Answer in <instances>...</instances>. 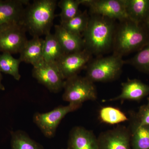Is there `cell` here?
I'll return each mask as SVG.
<instances>
[{"instance_id": "2e32d148", "label": "cell", "mask_w": 149, "mask_h": 149, "mask_svg": "<svg viewBox=\"0 0 149 149\" xmlns=\"http://www.w3.org/2000/svg\"><path fill=\"white\" fill-rule=\"evenodd\" d=\"M121 93L119 95L111 99L110 102L120 100H139L149 94V86L139 80H130L122 83Z\"/></svg>"}, {"instance_id": "f1b7e54d", "label": "cell", "mask_w": 149, "mask_h": 149, "mask_svg": "<svg viewBox=\"0 0 149 149\" xmlns=\"http://www.w3.org/2000/svg\"><path fill=\"white\" fill-rule=\"evenodd\" d=\"M147 24H148V26L149 28V15L148 17V18L147 19Z\"/></svg>"}, {"instance_id": "f546056e", "label": "cell", "mask_w": 149, "mask_h": 149, "mask_svg": "<svg viewBox=\"0 0 149 149\" xmlns=\"http://www.w3.org/2000/svg\"><path fill=\"white\" fill-rule=\"evenodd\" d=\"M148 107H149V98L148 99Z\"/></svg>"}, {"instance_id": "603a6c76", "label": "cell", "mask_w": 149, "mask_h": 149, "mask_svg": "<svg viewBox=\"0 0 149 149\" xmlns=\"http://www.w3.org/2000/svg\"><path fill=\"white\" fill-rule=\"evenodd\" d=\"M21 62L19 58H15L11 54L2 53L0 54V70L5 74L11 75L18 81L21 78L19 73V66Z\"/></svg>"}, {"instance_id": "4fadbf2b", "label": "cell", "mask_w": 149, "mask_h": 149, "mask_svg": "<svg viewBox=\"0 0 149 149\" xmlns=\"http://www.w3.org/2000/svg\"><path fill=\"white\" fill-rule=\"evenodd\" d=\"M67 149H98L97 138L91 130L75 126L70 132Z\"/></svg>"}, {"instance_id": "8fae6325", "label": "cell", "mask_w": 149, "mask_h": 149, "mask_svg": "<svg viewBox=\"0 0 149 149\" xmlns=\"http://www.w3.org/2000/svg\"><path fill=\"white\" fill-rule=\"evenodd\" d=\"M97 139L98 149H131L130 130L125 126L102 132Z\"/></svg>"}, {"instance_id": "9c48e42d", "label": "cell", "mask_w": 149, "mask_h": 149, "mask_svg": "<svg viewBox=\"0 0 149 149\" xmlns=\"http://www.w3.org/2000/svg\"><path fill=\"white\" fill-rule=\"evenodd\" d=\"M26 29L20 24H12L0 32V52L19 53L28 40Z\"/></svg>"}, {"instance_id": "6da1fadb", "label": "cell", "mask_w": 149, "mask_h": 149, "mask_svg": "<svg viewBox=\"0 0 149 149\" xmlns=\"http://www.w3.org/2000/svg\"><path fill=\"white\" fill-rule=\"evenodd\" d=\"M114 19L91 15L83 35L85 49L93 54L99 55L112 48L116 26Z\"/></svg>"}, {"instance_id": "9a60e30c", "label": "cell", "mask_w": 149, "mask_h": 149, "mask_svg": "<svg viewBox=\"0 0 149 149\" xmlns=\"http://www.w3.org/2000/svg\"><path fill=\"white\" fill-rule=\"evenodd\" d=\"M54 35L65 54L80 52L85 49L83 37L67 30L60 24L54 26Z\"/></svg>"}, {"instance_id": "52a82bcc", "label": "cell", "mask_w": 149, "mask_h": 149, "mask_svg": "<svg viewBox=\"0 0 149 149\" xmlns=\"http://www.w3.org/2000/svg\"><path fill=\"white\" fill-rule=\"evenodd\" d=\"M80 5L90 8L91 15H97L123 21L128 19L124 0H79Z\"/></svg>"}, {"instance_id": "5b68a950", "label": "cell", "mask_w": 149, "mask_h": 149, "mask_svg": "<svg viewBox=\"0 0 149 149\" xmlns=\"http://www.w3.org/2000/svg\"><path fill=\"white\" fill-rule=\"evenodd\" d=\"M63 100L69 103L81 104L87 101H95L97 98L94 83L86 77L75 75L65 81Z\"/></svg>"}, {"instance_id": "4316f807", "label": "cell", "mask_w": 149, "mask_h": 149, "mask_svg": "<svg viewBox=\"0 0 149 149\" xmlns=\"http://www.w3.org/2000/svg\"><path fill=\"white\" fill-rule=\"evenodd\" d=\"M2 75L1 74V72L0 70V90L1 91H4L5 90V88L4 85H3L1 83L2 80Z\"/></svg>"}, {"instance_id": "ba28073f", "label": "cell", "mask_w": 149, "mask_h": 149, "mask_svg": "<svg viewBox=\"0 0 149 149\" xmlns=\"http://www.w3.org/2000/svg\"><path fill=\"white\" fill-rule=\"evenodd\" d=\"M32 74L38 83L52 93H59L63 89L65 80L56 63L45 61L39 66L33 67Z\"/></svg>"}, {"instance_id": "d4e9b609", "label": "cell", "mask_w": 149, "mask_h": 149, "mask_svg": "<svg viewBox=\"0 0 149 149\" xmlns=\"http://www.w3.org/2000/svg\"><path fill=\"white\" fill-rule=\"evenodd\" d=\"M124 63L132 65L143 71L149 72V42L133 58L125 61Z\"/></svg>"}, {"instance_id": "d6986e66", "label": "cell", "mask_w": 149, "mask_h": 149, "mask_svg": "<svg viewBox=\"0 0 149 149\" xmlns=\"http://www.w3.org/2000/svg\"><path fill=\"white\" fill-rule=\"evenodd\" d=\"M129 130L131 149H149V125H140L137 123Z\"/></svg>"}, {"instance_id": "277c9868", "label": "cell", "mask_w": 149, "mask_h": 149, "mask_svg": "<svg viewBox=\"0 0 149 149\" xmlns=\"http://www.w3.org/2000/svg\"><path fill=\"white\" fill-rule=\"evenodd\" d=\"M125 64L121 56L113 54L90 62L86 67L85 77L94 82H108L119 77Z\"/></svg>"}, {"instance_id": "7402d4cb", "label": "cell", "mask_w": 149, "mask_h": 149, "mask_svg": "<svg viewBox=\"0 0 149 149\" xmlns=\"http://www.w3.org/2000/svg\"><path fill=\"white\" fill-rule=\"evenodd\" d=\"M99 118L101 122L109 125H115L129 120L127 115L119 108L113 107H103L99 112Z\"/></svg>"}, {"instance_id": "8992f818", "label": "cell", "mask_w": 149, "mask_h": 149, "mask_svg": "<svg viewBox=\"0 0 149 149\" xmlns=\"http://www.w3.org/2000/svg\"><path fill=\"white\" fill-rule=\"evenodd\" d=\"M82 106L81 104L69 103L65 106L57 107L48 112L35 113L33 116V122L46 138H54L57 128L65 116L69 113L79 109Z\"/></svg>"}, {"instance_id": "44dd1931", "label": "cell", "mask_w": 149, "mask_h": 149, "mask_svg": "<svg viewBox=\"0 0 149 149\" xmlns=\"http://www.w3.org/2000/svg\"><path fill=\"white\" fill-rule=\"evenodd\" d=\"M89 18L90 16L85 10L68 21L61 22L60 25L69 32L83 37L88 27Z\"/></svg>"}, {"instance_id": "484cf974", "label": "cell", "mask_w": 149, "mask_h": 149, "mask_svg": "<svg viewBox=\"0 0 149 149\" xmlns=\"http://www.w3.org/2000/svg\"><path fill=\"white\" fill-rule=\"evenodd\" d=\"M139 121L140 125H149V107L141 108L139 113Z\"/></svg>"}, {"instance_id": "ffe728a7", "label": "cell", "mask_w": 149, "mask_h": 149, "mask_svg": "<svg viewBox=\"0 0 149 149\" xmlns=\"http://www.w3.org/2000/svg\"><path fill=\"white\" fill-rule=\"evenodd\" d=\"M11 135V149H45L42 145L31 139L24 131H13Z\"/></svg>"}, {"instance_id": "4dcf8cb0", "label": "cell", "mask_w": 149, "mask_h": 149, "mask_svg": "<svg viewBox=\"0 0 149 149\" xmlns=\"http://www.w3.org/2000/svg\"></svg>"}, {"instance_id": "e0dca14e", "label": "cell", "mask_w": 149, "mask_h": 149, "mask_svg": "<svg viewBox=\"0 0 149 149\" xmlns=\"http://www.w3.org/2000/svg\"><path fill=\"white\" fill-rule=\"evenodd\" d=\"M128 19L140 24L149 15V0H124Z\"/></svg>"}, {"instance_id": "ac0fdd59", "label": "cell", "mask_w": 149, "mask_h": 149, "mask_svg": "<svg viewBox=\"0 0 149 149\" xmlns=\"http://www.w3.org/2000/svg\"><path fill=\"white\" fill-rule=\"evenodd\" d=\"M65 54L54 34L50 32L45 36L43 45V57L46 62L56 63Z\"/></svg>"}, {"instance_id": "5bb4252c", "label": "cell", "mask_w": 149, "mask_h": 149, "mask_svg": "<svg viewBox=\"0 0 149 149\" xmlns=\"http://www.w3.org/2000/svg\"><path fill=\"white\" fill-rule=\"evenodd\" d=\"M44 40L40 37H33L28 40L19 53L20 61L30 63L36 67L45 62L43 57Z\"/></svg>"}, {"instance_id": "3957f363", "label": "cell", "mask_w": 149, "mask_h": 149, "mask_svg": "<svg viewBox=\"0 0 149 149\" xmlns=\"http://www.w3.org/2000/svg\"><path fill=\"white\" fill-rule=\"evenodd\" d=\"M146 40V35L140 24L129 19L120 21L115 32L113 54L123 57L143 46Z\"/></svg>"}, {"instance_id": "30bf717a", "label": "cell", "mask_w": 149, "mask_h": 149, "mask_svg": "<svg viewBox=\"0 0 149 149\" xmlns=\"http://www.w3.org/2000/svg\"><path fill=\"white\" fill-rule=\"evenodd\" d=\"M92 55L87 50L73 53L65 54L56 62L59 69L65 80L78 75L86 68L91 61Z\"/></svg>"}, {"instance_id": "cb8c5ba5", "label": "cell", "mask_w": 149, "mask_h": 149, "mask_svg": "<svg viewBox=\"0 0 149 149\" xmlns=\"http://www.w3.org/2000/svg\"><path fill=\"white\" fill-rule=\"evenodd\" d=\"M80 5L79 0H61L58 2L57 5L61 9V22L68 21L80 14Z\"/></svg>"}, {"instance_id": "7c38bea8", "label": "cell", "mask_w": 149, "mask_h": 149, "mask_svg": "<svg viewBox=\"0 0 149 149\" xmlns=\"http://www.w3.org/2000/svg\"><path fill=\"white\" fill-rule=\"evenodd\" d=\"M27 0H0V25L20 24Z\"/></svg>"}, {"instance_id": "83f0119b", "label": "cell", "mask_w": 149, "mask_h": 149, "mask_svg": "<svg viewBox=\"0 0 149 149\" xmlns=\"http://www.w3.org/2000/svg\"><path fill=\"white\" fill-rule=\"evenodd\" d=\"M10 25H0V32H1L2 30H3L4 29H5L7 27H8Z\"/></svg>"}, {"instance_id": "7a4b0ae2", "label": "cell", "mask_w": 149, "mask_h": 149, "mask_svg": "<svg viewBox=\"0 0 149 149\" xmlns=\"http://www.w3.org/2000/svg\"><path fill=\"white\" fill-rule=\"evenodd\" d=\"M56 0H35L24 8L20 24L33 37L50 32L57 6Z\"/></svg>"}]
</instances>
